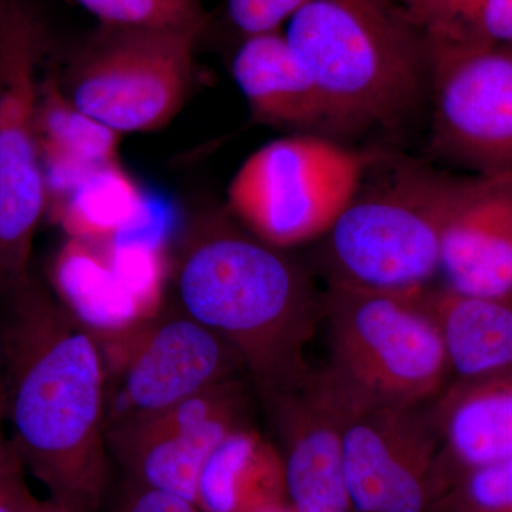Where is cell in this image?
<instances>
[{
    "label": "cell",
    "instance_id": "obj_1",
    "mask_svg": "<svg viewBox=\"0 0 512 512\" xmlns=\"http://www.w3.org/2000/svg\"><path fill=\"white\" fill-rule=\"evenodd\" d=\"M0 373L10 437L50 500L97 512L110 487L104 348L30 278L0 295Z\"/></svg>",
    "mask_w": 512,
    "mask_h": 512
},
{
    "label": "cell",
    "instance_id": "obj_2",
    "mask_svg": "<svg viewBox=\"0 0 512 512\" xmlns=\"http://www.w3.org/2000/svg\"><path fill=\"white\" fill-rule=\"evenodd\" d=\"M175 288L178 308L241 357L258 399L311 372L305 353L323 322V292L284 249L212 220L184 249Z\"/></svg>",
    "mask_w": 512,
    "mask_h": 512
},
{
    "label": "cell",
    "instance_id": "obj_3",
    "mask_svg": "<svg viewBox=\"0 0 512 512\" xmlns=\"http://www.w3.org/2000/svg\"><path fill=\"white\" fill-rule=\"evenodd\" d=\"M284 35L318 86L328 130L397 126L430 99L429 36L402 0H311Z\"/></svg>",
    "mask_w": 512,
    "mask_h": 512
},
{
    "label": "cell",
    "instance_id": "obj_4",
    "mask_svg": "<svg viewBox=\"0 0 512 512\" xmlns=\"http://www.w3.org/2000/svg\"><path fill=\"white\" fill-rule=\"evenodd\" d=\"M429 288L392 292L328 282L323 292L326 372L352 392L380 402H434L451 373Z\"/></svg>",
    "mask_w": 512,
    "mask_h": 512
},
{
    "label": "cell",
    "instance_id": "obj_5",
    "mask_svg": "<svg viewBox=\"0 0 512 512\" xmlns=\"http://www.w3.org/2000/svg\"><path fill=\"white\" fill-rule=\"evenodd\" d=\"M457 180L404 165L367 190L360 185L322 237L328 282L392 292L429 288L440 274Z\"/></svg>",
    "mask_w": 512,
    "mask_h": 512
},
{
    "label": "cell",
    "instance_id": "obj_6",
    "mask_svg": "<svg viewBox=\"0 0 512 512\" xmlns=\"http://www.w3.org/2000/svg\"><path fill=\"white\" fill-rule=\"evenodd\" d=\"M47 45L29 0H0V295L32 278L33 239L47 204L37 130Z\"/></svg>",
    "mask_w": 512,
    "mask_h": 512
},
{
    "label": "cell",
    "instance_id": "obj_7",
    "mask_svg": "<svg viewBox=\"0 0 512 512\" xmlns=\"http://www.w3.org/2000/svg\"><path fill=\"white\" fill-rule=\"evenodd\" d=\"M366 157L329 138L298 134L256 150L228 187L244 228L276 248L322 238L359 191Z\"/></svg>",
    "mask_w": 512,
    "mask_h": 512
},
{
    "label": "cell",
    "instance_id": "obj_8",
    "mask_svg": "<svg viewBox=\"0 0 512 512\" xmlns=\"http://www.w3.org/2000/svg\"><path fill=\"white\" fill-rule=\"evenodd\" d=\"M201 30L103 25L70 67L67 97L121 136L167 126L190 93Z\"/></svg>",
    "mask_w": 512,
    "mask_h": 512
},
{
    "label": "cell",
    "instance_id": "obj_9",
    "mask_svg": "<svg viewBox=\"0 0 512 512\" xmlns=\"http://www.w3.org/2000/svg\"><path fill=\"white\" fill-rule=\"evenodd\" d=\"M326 375L338 394L352 512H437L444 481L429 406L370 399Z\"/></svg>",
    "mask_w": 512,
    "mask_h": 512
},
{
    "label": "cell",
    "instance_id": "obj_10",
    "mask_svg": "<svg viewBox=\"0 0 512 512\" xmlns=\"http://www.w3.org/2000/svg\"><path fill=\"white\" fill-rule=\"evenodd\" d=\"M244 375L237 352L183 309L158 313L124 336L107 366L106 434Z\"/></svg>",
    "mask_w": 512,
    "mask_h": 512
},
{
    "label": "cell",
    "instance_id": "obj_11",
    "mask_svg": "<svg viewBox=\"0 0 512 512\" xmlns=\"http://www.w3.org/2000/svg\"><path fill=\"white\" fill-rule=\"evenodd\" d=\"M430 47L434 150L476 174L512 171V47Z\"/></svg>",
    "mask_w": 512,
    "mask_h": 512
},
{
    "label": "cell",
    "instance_id": "obj_12",
    "mask_svg": "<svg viewBox=\"0 0 512 512\" xmlns=\"http://www.w3.org/2000/svg\"><path fill=\"white\" fill-rule=\"evenodd\" d=\"M252 423L251 390L228 380L168 409L107 431V448L124 477L187 498L205 458L232 430Z\"/></svg>",
    "mask_w": 512,
    "mask_h": 512
},
{
    "label": "cell",
    "instance_id": "obj_13",
    "mask_svg": "<svg viewBox=\"0 0 512 512\" xmlns=\"http://www.w3.org/2000/svg\"><path fill=\"white\" fill-rule=\"evenodd\" d=\"M295 512H352L342 457L338 394L325 370L262 397Z\"/></svg>",
    "mask_w": 512,
    "mask_h": 512
},
{
    "label": "cell",
    "instance_id": "obj_14",
    "mask_svg": "<svg viewBox=\"0 0 512 512\" xmlns=\"http://www.w3.org/2000/svg\"><path fill=\"white\" fill-rule=\"evenodd\" d=\"M440 274L466 295L512 296V171L458 178Z\"/></svg>",
    "mask_w": 512,
    "mask_h": 512
},
{
    "label": "cell",
    "instance_id": "obj_15",
    "mask_svg": "<svg viewBox=\"0 0 512 512\" xmlns=\"http://www.w3.org/2000/svg\"><path fill=\"white\" fill-rule=\"evenodd\" d=\"M444 483L463 471L512 458V370L451 380L429 404Z\"/></svg>",
    "mask_w": 512,
    "mask_h": 512
},
{
    "label": "cell",
    "instance_id": "obj_16",
    "mask_svg": "<svg viewBox=\"0 0 512 512\" xmlns=\"http://www.w3.org/2000/svg\"><path fill=\"white\" fill-rule=\"evenodd\" d=\"M232 73L259 123L299 131L326 128L318 86L284 33L247 37Z\"/></svg>",
    "mask_w": 512,
    "mask_h": 512
},
{
    "label": "cell",
    "instance_id": "obj_17",
    "mask_svg": "<svg viewBox=\"0 0 512 512\" xmlns=\"http://www.w3.org/2000/svg\"><path fill=\"white\" fill-rule=\"evenodd\" d=\"M285 503L281 454L254 423L232 430L205 458L195 488L201 512H259Z\"/></svg>",
    "mask_w": 512,
    "mask_h": 512
},
{
    "label": "cell",
    "instance_id": "obj_18",
    "mask_svg": "<svg viewBox=\"0 0 512 512\" xmlns=\"http://www.w3.org/2000/svg\"><path fill=\"white\" fill-rule=\"evenodd\" d=\"M439 325L451 380L512 370V296L466 295L447 286L427 291Z\"/></svg>",
    "mask_w": 512,
    "mask_h": 512
},
{
    "label": "cell",
    "instance_id": "obj_19",
    "mask_svg": "<svg viewBox=\"0 0 512 512\" xmlns=\"http://www.w3.org/2000/svg\"><path fill=\"white\" fill-rule=\"evenodd\" d=\"M37 130L47 200H63L94 168L117 161L121 134L77 109L57 77H43Z\"/></svg>",
    "mask_w": 512,
    "mask_h": 512
},
{
    "label": "cell",
    "instance_id": "obj_20",
    "mask_svg": "<svg viewBox=\"0 0 512 512\" xmlns=\"http://www.w3.org/2000/svg\"><path fill=\"white\" fill-rule=\"evenodd\" d=\"M56 205L64 229L89 242L116 237L147 212L143 190L117 161L94 168Z\"/></svg>",
    "mask_w": 512,
    "mask_h": 512
},
{
    "label": "cell",
    "instance_id": "obj_21",
    "mask_svg": "<svg viewBox=\"0 0 512 512\" xmlns=\"http://www.w3.org/2000/svg\"><path fill=\"white\" fill-rule=\"evenodd\" d=\"M429 36L447 49L512 47V0H402Z\"/></svg>",
    "mask_w": 512,
    "mask_h": 512
},
{
    "label": "cell",
    "instance_id": "obj_22",
    "mask_svg": "<svg viewBox=\"0 0 512 512\" xmlns=\"http://www.w3.org/2000/svg\"><path fill=\"white\" fill-rule=\"evenodd\" d=\"M101 20L120 28H204V13L194 0H76Z\"/></svg>",
    "mask_w": 512,
    "mask_h": 512
},
{
    "label": "cell",
    "instance_id": "obj_23",
    "mask_svg": "<svg viewBox=\"0 0 512 512\" xmlns=\"http://www.w3.org/2000/svg\"><path fill=\"white\" fill-rule=\"evenodd\" d=\"M437 512H512V458L448 477Z\"/></svg>",
    "mask_w": 512,
    "mask_h": 512
},
{
    "label": "cell",
    "instance_id": "obj_24",
    "mask_svg": "<svg viewBox=\"0 0 512 512\" xmlns=\"http://www.w3.org/2000/svg\"><path fill=\"white\" fill-rule=\"evenodd\" d=\"M311 0H228L229 19L247 37L279 32Z\"/></svg>",
    "mask_w": 512,
    "mask_h": 512
},
{
    "label": "cell",
    "instance_id": "obj_25",
    "mask_svg": "<svg viewBox=\"0 0 512 512\" xmlns=\"http://www.w3.org/2000/svg\"><path fill=\"white\" fill-rule=\"evenodd\" d=\"M106 498L110 500L109 512H201L187 498L124 476L114 493L107 491Z\"/></svg>",
    "mask_w": 512,
    "mask_h": 512
},
{
    "label": "cell",
    "instance_id": "obj_26",
    "mask_svg": "<svg viewBox=\"0 0 512 512\" xmlns=\"http://www.w3.org/2000/svg\"><path fill=\"white\" fill-rule=\"evenodd\" d=\"M6 424L8 419H6L5 387L2 379L0 383V483L10 477L25 474L26 471L12 437L6 433Z\"/></svg>",
    "mask_w": 512,
    "mask_h": 512
},
{
    "label": "cell",
    "instance_id": "obj_27",
    "mask_svg": "<svg viewBox=\"0 0 512 512\" xmlns=\"http://www.w3.org/2000/svg\"><path fill=\"white\" fill-rule=\"evenodd\" d=\"M35 498L26 484L25 474L0 483V512H28Z\"/></svg>",
    "mask_w": 512,
    "mask_h": 512
},
{
    "label": "cell",
    "instance_id": "obj_28",
    "mask_svg": "<svg viewBox=\"0 0 512 512\" xmlns=\"http://www.w3.org/2000/svg\"><path fill=\"white\" fill-rule=\"evenodd\" d=\"M28 512H89L79 510V508L69 507V505H63L56 503V501H40L35 498L32 505H30Z\"/></svg>",
    "mask_w": 512,
    "mask_h": 512
},
{
    "label": "cell",
    "instance_id": "obj_29",
    "mask_svg": "<svg viewBox=\"0 0 512 512\" xmlns=\"http://www.w3.org/2000/svg\"><path fill=\"white\" fill-rule=\"evenodd\" d=\"M259 512H295V511L292 510L291 505H289L288 503H285V504L274 505V507H269V508H266V510H262Z\"/></svg>",
    "mask_w": 512,
    "mask_h": 512
},
{
    "label": "cell",
    "instance_id": "obj_30",
    "mask_svg": "<svg viewBox=\"0 0 512 512\" xmlns=\"http://www.w3.org/2000/svg\"><path fill=\"white\" fill-rule=\"evenodd\" d=\"M0 383H2V373H0Z\"/></svg>",
    "mask_w": 512,
    "mask_h": 512
}]
</instances>
